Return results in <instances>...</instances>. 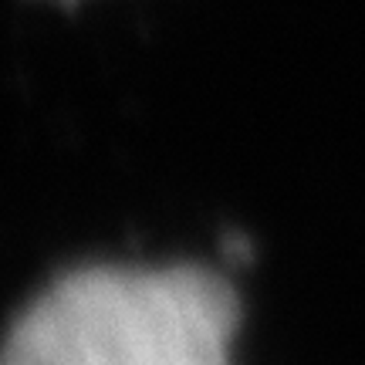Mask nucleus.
Instances as JSON below:
<instances>
[{
  "mask_svg": "<svg viewBox=\"0 0 365 365\" xmlns=\"http://www.w3.org/2000/svg\"><path fill=\"white\" fill-rule=\"evenodd\" d=\"M240 298L200 264L61 274L24 304L0 365H230Z\"/></svg>",
  "mask_w": 365,
  "mask_h": 365,
  "instance_id": "1",
  "label": "nucleus"
}]
</instances>
